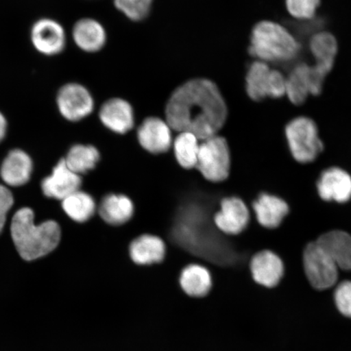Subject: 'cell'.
I'll use <instances>...</instances> for the list:
<instances>
[{
	"label": "cell",
	"mask_w": 351,
	"mask_h": 351,
	"mask_svg": "<svg viewBox=\"0 0 351 351\" xmlns=\"http://www.w3.org/2000/svg\"><path fill=\"white\" fill-rule=\"evenodd\" d=\"M99 119L107 129L118 134L128 133L134 126V110L127 101L111 99L99 110Z\"/></svg>",
	"instance_id": "2e32d148"
},
{
	"label": "cell",
	"mask_w": 351,
	"mask_h": 351,
	"mask_svg": "<svg viewBox=\"0 0 351 351\" xmlns=\"http://www.w3.org/2000/svg\"><path fill=\"white\" fill-rule=\"evenodd\" d=\"M257 222L267 229L280 226L289 210V206L280 197L263 193L252 203Z\"/></svg>",
	"instance_id": "d6986e66"
},
{
	"label": "cell",
	"mask_w": 351,
	"mask_h": 351,
	"mask_svg": "<svg viewBox=\"0 0 351 351\" xmlns=\"http://www.w3.org/2000/svg\"><path fill=\"white\" fill-rule=\"evenodd\" d=\"M56 106L65 120L77 122L93 112L95 102L90 91L84 86L69 82L61 86L57 92Z\"/></svg>",
	"instance_id": "ba28073f"
},
{
	"label": "cell",
	"mask_w": 351,
	"mask_h": 351,
	"mask_svg": "<svg viewBox=\"0 0 351 351\" xmlns=\"http://www.w3.org/2000/svg\"><path fill=\"white\" fill-rule=\"evenodd\" d=\"M200 141L191 132L179 133L173 142V153L176 162L185 170L196 169Z\"/></svg>",
	"instance_id": "d4e9b609"
},
{
	"label": "cell",
	"mask_w": 351,
	"mask_h": 351,
	"mask_svg": "<svg viewBox=\"0 0 351 351\" xmlns=\"http://www.w3.org/2000/svg\"><path fill=\"white\" fill-rule=\"evenodd\" d=\"M33 171V162L28 154L15 149L4 159L0 175L3 181L10 186H21L29 181Z\"/></svg>",
	"instance_id": "7402d4cb"
},
{
	"label": "cell",
	"mask_w": 351,
	"mask_h": 351,
	"mask_svg": "<svg viewBox=\"0 0 351 351\" xmlns=\"http://www.w3.org/2000/svg\"><path fill=\"white\" fill-rule=\"evenodd\" d=\"M339 269L351 270V235L345 231L332 230L315 241Z\"/></svg>",
	"instance_id": "44dd1931"
},
{
	"label": "cell",
	"mask_w": 351,
	"mask_h": 351,
	"mask_svg": "<svg viewBox=\"0 0 351 351\" xmlns=\"http://www.w3.org/2000/svg\"><path fill=\"white\" fill-rule=\"evenodd\" d=\"M287 10L298 20L313 19L319 6L320 0H285Z\"/></svg>",
	"instance_id": "f1b7e54d"
},
{
	"label": "cell",
	"mask_w": 351,
	"mask_h": 351,
	"mask_svg": "<svg viewBox=\"0 0 351 351\" xmlns=\"http://www.w3.org/2000/svg\"><path fill=\"white\" fill-rule=\"evenodd\" d=\"M167 253L165 241L152 234H143L131 241L129 245L130 260L134 265L149 267L160 265Z\"/></svg>",
	"instance_id": "4fadbf2b"
},
{
	"label": "cell",
	"mask_w": 351,
	"mask_h": 351,
	"mask_svg": "<svg viewBox=\"0 0 351 351\" xmlns=\"http://www.w3.org/2000/svg\"><path fill=\"white\" fill-rule=\"evenodd\" d=\"M14 204L12 194L7 187L0 185V234L5 225L7 214Z\"/></svg>",
	"instance_id": "4dcf8cb0"
},
{
	"label": "cell",
	"mask_w": 351,
	"mask_h": 351,
	"mask_svg": "<svg viewBox=\"0 0 351 351\" xmlns=\"http://www.w3.org/2000/svg\"><path fill=\"white\" fill-rule=\"evenodd\" d=\"M232 168V154L227 139L221 135L200 143L196 170L205 181L223 183L229 179Z\"/></svg>",
	"instance_id": "277c9868"
},
{
	"label": "cell",
	"mask_w": 351,
	"mask_h": 351,
	"mask_svg": "<svg viewBox=\"0 0 351 351\" xmlns=\"http://www.w3.org/2000/svg\"><path fill=\"white\" fill-rule=\"evenodd\" d=\"M99 160L100 153L92 145H74L64 158L68 168L77 175L95 169Z\"/></svg>",
	"instance_id": "484cf974"
},
{
	"label": "cell",
	"mask_w": 351,
	"mask_h": 351,
	"mask_svg": "<svg viewBox=\"0 0 351 351\" xmlns=\"http://www.w3.org/2000/svg\"><path fill=\"white\" fill-rule=\"evenodd\" d=\"M301 46L284 26L263 21L254 26L249 53L257 60L269 63H285L295 59Z\"/></svg>",
	"instance_id": "3957f363"
},
{
	"label": "cell",
	"mask_w": 351,
	"mask_h": 351,
	"mask_svg": "<svg viewBox=\"0 0 351 351\" xmlns=\"http://www.w3.org/2000/svg\"><path fill=\"white\" fill-rule=\"evenodd\" d=\"M153 0H114L117 10L132 21H142L150 12Z\"/></svg>",
	"instance_id": "83f0119b"
},
{
	"label": "cell",
	"mask_w": 351,
	"mask_h": 351,
	"mask_svg": "<svg viewBox=\"0 0 351 351\" xmlns=\"http://www.w3.org/2000/svg\"><path fill=\"white\" fill-rule=\"evenodd\" d=\"M172 131L166 121L159 117H148L138 127V144L143 150L151 155H165L173 147Z\"/></svg>",
	"instance_id": "30bf717a"
},
{
	"label": "cell",
	"mask_w": 351,
	"mask_h": 351,
	"mask_svg": "<svg viewBox=\"0 0 351 351\" xmlns=\"http://www.w3.org/2000/svg\"><path fill=\"white\" fill-rule=\"evenodd\" d=\"M285 136L289 151L300 163H311L324 150L317 124L309 117H300L289 122L285 127Z\"/></svg>",
	"instance_id": "5b68a950"
},
{
	"label": "cell",
	"mask_w": 351,
	"mask_h": 351,
	"mask_svg": "<svg viewBox=\"0 0 351 351\" xmlns=\"http://www.w3.org/2000/svg\"><path fill=\"white\" fill-rule=\"evenodd\" d=\"M11 235L21 257L32 261L54 251L60 243L61 230L54 221L35 225L33 210L23 208L12 219Z\"/></svg>",
	"instance_id": "7a4b0ae2"
},
{
	"label": "cell",
	"mask_w": 351,
	"mask_h": 351,
	"mask_svg": "<svg viewBox=\"0 0 351 351\" xmlns=\"http://www.w3.org/2000/svg\"><path fill=\"white\" fill-rule=\"evenodd\" d=\"M249 267L254 282L267 288L276 287L285 271L282 258L269 250L254 254Z\"/></svg>",
	"instance_id": "7c38bea8"
},
{
	"label": "cell",
	"mask_w": 351,
	"mask_h": 351,
	"mask_svg": "<svg viewBox=\"0 0 351 351\" xmlns=\"http://www.w3.org/2000/svg\"><path fill=\"white\" fill-rule=\"evenodd\" d=\"M8 130V121L5 116L0 112V143L5 138Z\"/></svg>",
	"instance_id": "1f68e13d"
},
{
	"label": "cell",
	"mask_w": 351,
	"mask_h": 351,
	"mask_svg": "<svg viewBox=\"0 0 351 351\" xmlns=\"http://www.w3.org/2000/svg\"><path fill=\"white\" fill-rule=\"evenodd\" d=\"M337 309L345 317L351 318V282L345 280L337 285L335 292Z\"/></svg>",
	"instance_id": "f546056e"
},
{
	"label": "cell",
	"mask_w": 351,
	"mask_h": 351,
	"mask_svg": "<svg viewBox=\"0 0 351 351\" xmlns=\"http://www.w3.org/2000/svg\"><path fill=\"white\" fill-rule=\"evenodd\" d=\"M82 182L80 175L72 172L66 165L64 159H62L55 167L50 177L43 180L42 190L47 197L64 200L79 191Z\"/></svg>",
	"instance_id": "9a60e30c"
},
{
	"label": "cell",
	"mask_w": 351,
	"mask_h": 351,
	"mask_svg": "<svg viewBox=\"0 0 351 351\" xmlns=\"http://www.w3.org/2000/svg\"><path fill=\"white\" fill-rule=\"evenodd\" d=\"M293 104H304L309 95H315L311 65L301 63L287 77V94Z\"/></svg>",
	"instance_id": "cb8c5ba5"
},
{
	"label": "cell",
	"mask_w": 351,
	"mask_h": 351,
	"mask_svg": "<svg viewBox=\"0 0 351 351\" xmlns=\"http://www.w3.org/2000/svg\"><path fill=\"white\" fill-rule=\"evenodd\" d=\"M228 110L218 87L208 79H193L176 90L167 104L171 130L191 132L199 141L213 137L225 125Z\"/></svg>",
	"instance_id": "6da1fadb"
},
{
	"label": "cell",
	"mask_w": 351,
	"mask_h": 351,
	"mask_svg": "<svg viewBox=\"0 0 351 351\" xmlns=\"http://www.w3.org/2000/svg\"><path fill=\"white\" fill-rule=\"evenodd\" d=\"M30 40L39 53L54 56L62 53L67 37L62 25L58 21L42 19L33 25L30 30Z\"/></svg>",
	"instance_id": "8fae6325"
},
{
	"label": "cell",
	"mask_w": 351,
	"mask_h": 351,
	"mask_svg": "<svg viewBox=\"0 0 351 351\" xmlns=\"http://www.w3.org/2000/svg\"><path fill=\"white\" fill-rule=\"evenodd\" d=\"M317 191L324 201L346 203L351 199V176L340 168L324 170L317 182Z\"/></svg>",
	"instance_id": "5bb4252c"
},
{
	"label": "cell",
	"mask_w": 351,
	"mask_h": 351,
	"mask_svg": "<svg viewBox=\"0 0 351 351\" xmlns=\"http://www.w3.org/2000/svg\"><path fill=\"white\" fill-rule=\"evenodd\" d=\"M72 33L77 47L89 53L100 51L106 43V32L103 25L95 19L78 20L73 25Z\"/></svg>",
	"instance_id": "603a6c76"
},
{
	"label": "cell",
	"mask_w": 351,
	"mask_h": 351,
	"mask_svg": "<svg viewBox=\"0 0 351 351\" xmlns=\"http://www.w3.org/2000/svg\"><path fill=\"white\" fill-rule=\"evenodd\" d=\"M62 208L73 221L84 223L94 217L96 203L88 193L77 191L62 200Z\"/></svg>",
	"instance_id": "4316f807"
},
{
	"label": "cell",
	"mask_w": 351,
	"mask_h": 351,
	"mask_svg": "<svg viewBox=\"0 0 351 351\" xmlns=\"http://www.w3.org/2000/svg\"><path fill=\"white\" fill-rule=\"evenodd\" d=\"M309 47L315 59V71L326 78L332 71L339 51L336 38L330 33L319 32L311 38Z\"/></svg>",
	"instance_id": "ffe728a7"
},
{
	"label": "cell",
	"mask_w": 351,
	"mask_h": 351,
	"mask_svg": "<svg viewBox=\"0 0 351 351\" xmlns=\"http://www.w3.org/2000/svg\"><path fill=\"white\" fill-rule=\"evenodd\" d=\"M135 213V206L129 196L120 193L105 195L99 205V215L103 221L112 227L127 225Z\"/></svg>",
	"instance_id": "e0dca14e"
},
{
	"label": "cell",
	"mask_w": 351,
	"mask_h": 351,
	"mask_svg": "<svg viewBox=\"0 0 351 351\" xmlns=\"http://www.w3.org/2000/svg\"><path fill=\"white\" fill-rule=\"evenodd\" d=\"M251 221V213L247 204L239 196L223 197L217 212L214 214L213 222L223 235L239 236L247 229Z\"/></svg>",
	"instance_id": "9c48e42d"
},
{
	"label": "cell",
	"mask_w": 351,
	"mask_h": 351,
	"mask_svg": "<svg viewBox=\"0 0 351 351\" xmlns=\"http://www.w3.org/2000/svg\"><path fill=\"white\" fill-rule=\"evenodd\" d=\"M180 287L191 298L207 296L213 287V276L209 267L199 263H192L184 267L180 273Z\"/></svg>",
	"instance_id": "ac0fdd59"
},
{
	"label": "cell",
	"mask_w": 351,
	"mask_h": 351,
	"mask_svg": "<svg viewBox=\"0 0 351 351\" xmlns=\"http://www.w3.org/2000/svg\"><path fill=\"white\" fill-rule=\"evenodd\" d=\"M304 267L310 284L319 291L332 287L339 279V267L317 241L306 245L304 252Z\"/></svg>",
	"instance_id": "52a82bcc"
},
{
	"label": "cell",
	"mask_w": 351,
	"mask_h": 351,
	"mask_svg": "<svg viewBox=\"0 0 351 351\" xmlns=\"http://www.w3.org/2000/svg\"><path fill=\"white\" fill-rule=\"evenodd\" d=\"M245 81L247 95L254 101L282 98L287 94V77L263 61H254L250 66Z\"/></svg>",
	"instance_id": "8992f818"
}]
</instances>
